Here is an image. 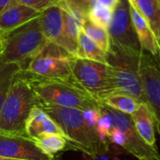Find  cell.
<instances>
[{
    "label": "cell",
    "instance_id": "6da1fadb",
    "mask_svg": "<svg viewBox=\"0 0 160 160\" xmlns=\"http://www.w3.org/2000/svg\"><path fill=\"white\" fill-rule=\"evenodd\" d=\"M38 104V98L24 73L14 72L0 111V133L27 137L25 124Z\"/></svg>",
    "mask_w": 160,
    "mask_h": 160
},
{
    "label": "cell",
    "instance_id": "7a4b0ae2",
    "mask_svg": "<svg viewBox=\"0 0 160 160\" xmlns=\"http://www.w3.org/2000/svg\"><path fill=\"white\" fill-rule=\"evenodd\" d=\"M38 105L57 123L72 149L79 150L92 158L109 151L101 142L97 128L87 123L82 111L40 103Z\"/></svg>",
    "mask_w": 160,
    "mask_h": 160
},
{
    "label": "cell",
    "instance_id": "3957f363",
    "mask_svg": "<svg viewBox=\"0 0 160 160\" xmlns=\"http://www.w3.org/2000/svg\"><path fill=\"white\" fill-rule=\"evenodd\" d=\"M48 43L43 35L39 17L4 33L0 64L24 71L30 61Z\"/></svg>",
    "mask_w": 160,
    "mask_h": 160
},
{
    "label": "cell",
    "instance_id": "277c9868",
    "mask_svg": "<svg viewBox=\"0 0 160 160\" xmlns=\"http://www.w3.org/2000/svg\"><path fill=\"white\" fill-rule=\"evenodd\" d=\"M29 81L38 103L81 110H100L101 104L72 81L45 80L22 71Z\"/></svg>",
    "mask_w": 160,
    "mask_h": 160
},
{
    "label": "cell",
    "instance_id": "5b68a950",
    "mask_svg": "<svg viewBox=\"0 0 160 160\" xmlns=\"http://www.w3.org/2000/svg\"><path fill=\"white\" fill-rule=\"evenodd\" d=\"M141 54L128 53L111 46L107 52V63L111 66L113 93L125 94L140 102H147L139 73Z\"/></svg>",
    "mask_w": 160,
    "mask_h": 160
},
{
    "label": "cell",
    "instance_id": "8992f818",
    "mask_svg": "<svg viewBox=\"0 0 160 160\" xmlns=\"http://www.w3.org/2000/svg\"><path fill=\"white\" fill-rule=\"evenodd\" d=\"M100 112L106 114L112 122L110 143L122 147L138 159L160 160L158 150L145 143L137 132L131 116L110 107L101 105Z\"/></svg>",
    "mask_w": 160,
    "mask_h": 160
},
{
    "label": "cell",
    "instance_id": "52a82bcc",
    "mask_svg": "<svg viewBox=\"0 0 160 160\" xmlns=\"http://www.w3.org/2000/svg\"><path fill=\"white\" fill-rule=\"evenodd\" d=\"M71 70L73 82L99 103L113 93L111 66L108 63L74 57Z\"/></svg>",
    "mask_w": 160,
    "mask_h": 160
},
{
    "label": "cell",
    "instance_id": "ba28073f",
    "mask_svg": "<svg viewBox=\"0 0 160 160\" xmlns=\"http://www.w3.org/2000/svg\"><path fill=\"white\" fill-rule=\"evenodd\" d=\"M74 57L62 47L48 42L24 71L45 80L72 81L71 66Z\"/></svg>",
    "mask_w": 160,
    "mask_h": 160
},
{
    "label": "cell",
    "instance_id": "9c48e42d",
    "mask_svg": "<svg viewBox=\"0 0 160 160\" xmlns=\"http://www.w3.org/2000/svg\"><path fill=\"white\" fill-rule=\"evenodd\" d=\"M111 46L128 53L140 55L143 51L135 31L130 4L128 0H119L112 11V18L108 27Z\"/></svg>",
    "mask_w": 160,
    "mask_h": 160
},
{
    "label": "cell",
    "instance_id": "30bf717a",
    "mask_svg": "<svg viewBox=\"0 0 160 160\" xmlns=\"http://www.w3.org/2000/svg\"><path fill=\"white\" fill-rule=\"evenodd\" d=\"M139 73L143 84L146 101L155 113L157 130L160 134V67L154 56L144 51L140 56Z\"/></svg>",
    "mask_w": 160,
    "mask_h": 160
},
{
    "label": "cell",
    "instance_id": "8fae6325",
    "mask_svg": "<svg viewBox=\"0 0 160 160\" xmlns=\"http://www.w3.org/2000/svg\"><path fill=\"white\" fill-rule=\"evenodd\" d=\"M0 156L18 160H55L43 153L35 141L23 136L0 133Z\"/></svg>",
    "mask_w": 160,
    "mask_h": 160
},
{
    "label": "cell",
    "instance_id": "7c38bea8",
    "mask_svg": "<svg viewBox=\"0 0 160 160\" xmlns=\"http://www.w3.org/2000/svg\"><path fill=\"white\" fill-rule=\"evenodd\" d=\"M40 25L48 42L63 48L64 10L59 4L53 5L40 13Z\"/></svg>",
    "mask_w": 160,
    "mask_h": 160
},
{
    "label": "cell",
    "instance_id": "4fadbf2b",
    "mask_svg": "<svg viewBox=\"0 0 160 160\" xmlns=\"http://www.w3.org/2000/svg\"><path fill=\"white\" fill-rule=\"evenodd\" d=\"M25 133L33 141L46 134L64 135L57 123L39 105L32 109L25 124Z\"/></svg>",
    "mask_w": 160,
    "mask_h": 160
},
{
    "label": "cell",
    "instance_id": "5bb4252c",
    "mask_svg": "<svg viewBox=\"0 0 160 160\" xmlns=\"http://www.w3.org/2000/svg\"><path fill=\"white\" fill-rule=\"evenodd\" d=\"M39 16L36 9L12 0L0 13V29L6 33Z\"/></svg>",
    "mask_w": 160,
    "mask_h": 160
},
{
    "label": "cell",
    "instance_id": "9a60e30c",
    "mask_svg": "<svg viewBox=\"0 0 160 160\" xmlns=\"http://www.w3.org/2000/svg\"><path fill=\"white\" fill-rule=\"evenodd\" d=\"M130 116L142 141L149 146L158 149L156 139V132H158L157 120L150 105L147 102H142L136 112Z\"/></svg>",
    "mask_w": 160,
    "mask_h": 160
},
{
    "label": "cell",
    "instance_id": "2e32d148",
    "mask_svg": "<svg viewBox=\"0 0 160 160\" xmlns=\"http://www.w3.org/2000/svg\"><path fill=\"white\" fill-rule=\"evenodd\" d=\"M130 15L142 51L157 56L159 52V46L148 22L132 5H130Z\"/></svg>",
    "mask_w": 160,
    "mask_h": 160
},
{
    "label": "cell",
    "instance_id": "e0dca14e",
    "mask_svg": "<svg viewBox=\"0 0 160 160\" xmlns=\"http://www.w3.org/2000/svg\"><path fill=\"white\" fill-rule=\"evenodd\" d=\"M61 7L64 10L63 49H65L68 53L76 57L78 51L79 35L82 31V22L77 17H75L68 9H67L63 6Z\"/></svg>",
    "mask_w": 160,
    "mask_h": 160
},
{
    "label": "cell",
    "instance_id": "ac0fdd59",
    "mask_svg": "<svg viewBox=\"0 0 160 160\" xmlns=\"http://www.w3.org/2000/svg\"><path fill=\"white\" fill-rule=\"evenodd\" d=\"M135 8L148 22L160 50V0H137Z\"/></svg>",
    "mask_w": 160,
    "mask_h": 160
},
{
    "label": "cell",
    "instance_id": "d6986e66",
    "mask_svg": "<svg viewBox=\"0 0 160 160\" xmlns=\"http://www.w3.org/2000/svg\"><path fill=\"white\" fill-rule=\"evenodd\" d=\"M76 57L94 60L101 63H107V52L100 49L82 30L79 35L78 51Z\"/></svg>",
    "mask_w": 160,
    "mask_h": 160
},
{
    "label": "cell",
    "instance_id": "ffe728a7",
    "mask_svg": "<svg viewBox=\"0 0 160 160\" xmlns=\"http://www.w3.org/2000/svg\"><path fill=\"white\" fill-rule=\"evenodd\" d=\"M141 103L142 102L130 96L119 93L110 94L100 102L101 105L110 107L113 110L128 115H131L134 112H136Z\"/></svg>",
    "mask_w": 160,
    "mask_h": 160
},
{
    "label": "cell",
    "instance_id": "44dd1931",
    "mask_svg": "<svg viewBox=\"0 0 160 160\" xmlns=\"http://www.w3.org/2000/svg\"><path fill=\"white\" fill-rule=\"evenodd\" d=\"M35 142L43 153L52 158L68 147V140L62 134H46L35 140Z\"/></svg>",
    "mask_w": 160,
    "mask_h": 160
},
{
    "label": "cell",
    "instance_id": "7402d4cb",
    "mask_svg": "<svg viewBox=\"0 0 160 160\" xmlns=\"http://www.w3.org/2000/svg\"><path fill=\"white\" fill-rule=\"evenodd\" d=\"M82 30L105 52H108L110 51L111 40L107 28L98 26L94 22H92L90 20L86 19L82 22Z\"/></svg>",
    "mask_w": 160,
    "mask_h": 160
},
{
    "label": "cell",
    "instance_id": "603a6c76",
    "mask_svg": "<svg viewBox=\"0 0 160 160\" xmlns=\"http://www.w3.org/2000/svg\"><path fill=\"white\" fill-rule=\"evenodd\" d=\"M112 11L113 10H112L111 8L104 7L93 0L87 19L95 24L108 29L112 18Z\"/></svg>",
    "mask_w": 160,
    "mask_h": 160
},
{
    "label": "cell",
    "instance_id": "cb8c5ba5",
    "mask_svg": "<svg viewBox=\"0 0 160 160\" xmlns=\"http://www.w3.org/2000/svg\"><path fill=\"white\" fill-rule=\"evenodd\" d=\"M92 2L93 0H61L59 4L83 22L87 19Z\"/></svg>",
    "mask_w": 160,
    "mask_h": 160
},
{
    "label": "cell",
    "instance_id": "d4e9b609",
    "mask_svg": "<svg viewBox=\"0 0 160 160\" xmlns=\"http://www.w3.org/2000/svg\"><path fill=\"white\" fill-rule=\"evenodd\" d=\"M22 5L36 9L38 12H42L48 8L59 4L61 0H15Z\"/></svg>",
    "mask_w": 160,
    "mask_h": 160
},
{
    "label": "cell",
    "instance_id": "484cf974",
    "mask_svg": "<svg viewBox=\"0 0 160 160\" xmlns=\"http://www.w3.org/2000/svg\"><path fill=\"white\" fill-rule=\"evenodd\" d=\"M13 74L10 75H6L0 78V111L3 105V102L5 100L7 92L8 90V87L10 85V82H11V78H12Z\"/></svg>",
    "mask_w": 160,
    "mask_h": 160
},
{
    "label": "cell",
    "instance_id": "4316f807",
    "mask_svg": "<svg viewBox=\"0 0 160 160\" xmlns=\"http://www.w3.org/2000/svg\"><path fill=\"white\" fill-rule=\"evenodd\" d=\"M95 1L98 2V4H100L104 7H107V8H111L112 10H113L115 8V7L117 6L119 0H95Z\"/></svg>",
    "mask_w": 160,
    "mask_h": 160
},
{
    "label": "cell",
    "instance_id": "83f0119b",
    "mask_svg": "<svg viewBox=\"0 0 160 160\" xmlns=\"http://www.w3.org/2000/svg\"><path fill=\"white\" fill-rule=\"evenodd\" d=\"M12 0H0V13L3 11V9L11 2Z\"/></svg>",
    "mask_w": 160,
    "mask_h": 160
},
{
    "label": "cell",
    "instance_id": "f1b7e54d",
    "mask_svg": "<svg viewBox=\"0 0 160 160\" xmlns=\"http://www.w3.org/2000/svg\"><path fill=\"white\" fill-rule=\"evenodd\" d=\"M3 38H4V32L0 29V47L2 46L3 43Z\"/></svg>",
    "mask_w": 160,
    "mask_h": 160
},
{
    "label": "cell",
    "instance_id": "f546056e",
    "mask_svg": "<svg viewBox=\"0 0 160 160\" xmlns=\"http://www.w3.org/2000/svg\"><path fill=\"white\" fill-rule=\"evenodd\" d=\"M154 58L156 59L157 63L158 64V66L160 67V50H159V52H158V54L157 56H154Z\"/></svg>",
    "mask_w": 160,
    "mask_h": 160
},
{
    "label": "cell",
    "instance_id": "4dcf8cb0",
    "mask_svg": "<svg viewBox=\"0 0 160 160\" xmlns=\"http://www.w3.org/2000/svg\"><path fill=\"white\" fill-rule=\"evenodd\" d=\"M128 2H129V4L130 5H132V6H134L135 7V5H136V1L137 0H128Z\"/></svg>",
    "mask_w": 160,
    "mask_h": 160
},
{
    "label": "cell",
    "instance_id": "1f68e13d",
    "mask_svg": "<svg viewBox=\"0 0 160 160\" xmlns=\"http://www.w3.org/2000/svg\"><path fill=\"white\" fill-rule=\"evenodd\" d=\"M0 160H18V159H12V158H4L0 156Z\"/></svg>",
    "mask_w": 160,
    "mask_h": 160
},
{
    "label": "cell",
    "instance_id": "d6a6232c",
    "mask_svg": "<svg viewBox=\"0 0 160 160\" xmlns=\"http://www.w3.org/2000/svg\"><path fill=\"white\" fill-rule=\"evenodd\" d=\"M139 160H150V159H146V158H141V159Z\"/></svg>",
    "mask_w": 160,
    "mask_h": 160
},
{
    "label": "cell",
    "instance_id": "836d02e7",
    "mask_svg": "<svg viewBox=\"0 0 160 160\" xmlns=\"http://www.w3.org/2000/svg\"><path fill=\"white\" fill-rule=\"evenodd\" d=\"M0 52H1V47H0Z\"/></svg>",
    "mask_w": 160,
    "mask_h": 160
}]
</instances>
